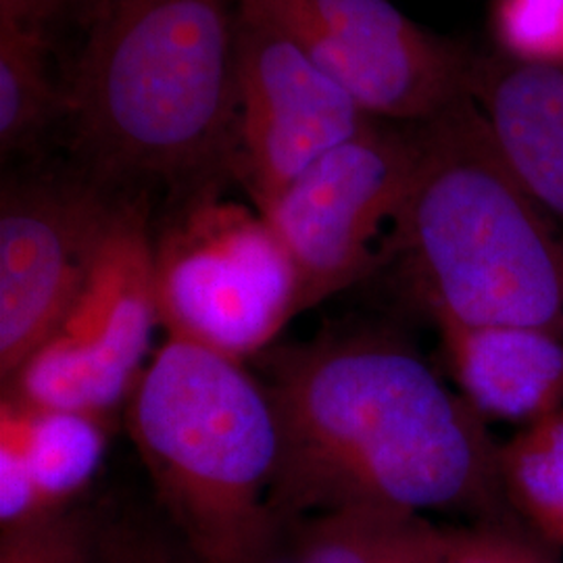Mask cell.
Segmentation results:
<instances>
[{
    "instance_id": "obj_6",
    "label": "cell",
    "mask_w": 563,
    "mask_h": 563,
    "mask_svg": "<svg viewBox=\"0 0 563 563\" xmlns=\"http://www.w3.org/2000/svg\"><path fill=\"white\" fill-rule=\"evenodd\" d=\"M157 325L148 199L128 190L74 309L4 393L34 407L104 418L125 405L141 380Z\"/></svg>"
},
{
    "instance_id": "obj_15",
    "label": "cell",
    "mask_w": 563,
    "mask_h": 563,
    "mask_svg": "<svg viewBox=\"0 0 563 563\" xmlns=\"http://www.w3.org/2000/svg\"><path fill=\"white\" fill-rule=\"evenodd\" d=\"M299 563H423L434 523L367 507L323 511L290 523Z\"/></svg>"
},
{
    "instance_id": "obj_3",
    "label": "cell",
    "mask_w": 563,
    "mask_h": 563,
    "mask_svg": "<svg viewBox=\"0 0 563 563\" xmlns=\"http://www.w3.org/2000/svg\"><path fill=\"white\" fill-rule=\"evenodd\" d=\"M399 257L430 318L563 336V234L505 165L472 99L416 123Z\"/></svg>"
},
{
    "instance_id": "obj_18",
    "label": "cell",
    "mask_w": 563,
    "mask_h": 563,
    "mask_svg": "<svg viewBox=\"0 0 563 563\" xmlns=\"http://www.w3.org/2000/svg\"><path fill=\"white\" fill-rule=\"evenodd\" d=\"M493 34L511 59L563 67V0H495Z\"/></svg>"
},
{
    "instance_id": "obj_12",
    "label": "cell",
    "mask_w": 563,
    "mask_h": 563,
    "mask_svg": "<svg viewBox=\"0 0 563 563\" xmlns=\"http://www.w3.org/2000/svg\"><path fill=\"white\" fill-rule=\"evenodd\" d=\"M102 418L34 407L4 393L0 413V522H27L74 501L104 455Z\"/></svg>"
},
{
    "instance_id": "obj_20",
    "label": "cell",
    "mask_w": 563,
    "mask_h": 563,
    "mask_svg": "<svg viewBox=\"0 0 563 563\" xmlns=\"http://www.w3.org/2000/svg\"><path fill=\"white\" fill-rule=\"evenodd\" d=\"M102 563H174L162 537L141 523L102 528Z\"/></svg>"
},
{
    "instance_id": "obj_4",
    "label": "cell",
    "mask_w": 563,
    "mask_h": 563,
    "mask_svg": "<svg viewBox=\"0 0 563 563\" xmlns=\"http://www.w3.org/2000/svg\"><path fill=\"white\" fill-rule=\"evenodd\" d=\"M125 426L197 562H241L282 537L269 505L278 418L244 363L167 336L125 401Z\"/></svg>"
},
{
    "instance_id": "obj_13",
    "label": "cell",
    "mask_w": 563,
    "mask_h": 563,
    "mask_svg": "<svg viewBox=\"0 0 563 563\" xmlns=\"http://www.w3.org/2000/svg\"><path fill=\"white\" fill-rule=\"evenodd\" d=\"M437 323L462 395L484 418L537 422L563 407V336L514 325Z\"/></svg>"
},
{
    "instance_id": "obj_22",
    "label": "cell",
    "mask_w": 563,
    "mask_h": 563,
    "mask_svg": "<svg viewBox=\"0 0 563 563\" xmlns=\"http://www.w3.org/2000/svg\"><path fill=\"white\" fill-rule=\"evenodd\" d=\"M236 563H299L297 558L292 555L290 544L284 547L282 544V537H278L274 543L263 547L262 551L253 553L251 558H244L241 562Z\"/></svg>"
},
{
    "instance_id": "obj_7",
    "label": "cell",
    "mask_w": 563,
    "mask_h": 563,
    "mask_svg": "<svg viewBox=\"0 0 563 563\" xmlns=\"http://www.w3.org/2000/svg\"><path fill=\"white\" fill-rule=\"evenodd\" d=\"M416 159V123L397 128L378 120L263 209L295 265L301 313L393 257Z\"/></svg>"
},
{
    "instance_id": "obj_10",
    "label": "cell",
    "mask_w": 563,
    "mask_h": 563,
    "mask_svg": "<svg viewBox=\"0 0 563 563\" xmlns=\"http://www.w3.org/2000/svg\"><path fill=\"white\" fill-rule=\"evenodd\" d=\"M376 120L422 123L470 99L478 55L390 0H260Z\"/></svg>"
},
{
    "instance_id": "obj_21",
    "label": "cell",
    "mask_w": 563,
    "mask_h": 563,
    "mask_svg": "<svg viewBox=\"0 0 563 563\" xmlns=\"http://www.w3.org/2000/svg\"><path fill=\"white\" fill-rule=\"evenodd\" d=\"M92 7L95 0H0V13H9L51 34L67 21L84 25Z\"/></svg>"
},
{
    "instance_id": "obj_14",
    "label": "cell",
    "mask_w": 563,
    "mask_h": 563,
    "mask_svg": "<svg viewBox=\"0 0 563 563\" xmlns=\"http://www.w3.org/2000/svg\"><path fill=\"white\" fill-rule=\"evenodd\" d=\"M67 81L53 65V34L0 13V153H34L67 121Z\"/></svg>"
},
{
    "instance_id": "obj_2",
    "label": "cell",
    "mask_w": 563,
    "mask_h": 563,
    "mask_svg": "<svg viewBox=\"0 0 563 563\" xmlns=\"http://www.w3.org/2000/svg\"><path fill=\"white\" fill-rule=\"evenodd\" d=\"M241 0H95L67 78L76 167L102 186L220 192L239 148Z\"/></svg>"
},
{
    "instance_id": "obj_16",
    "label": "cell",
    "mask_w": 563,
    "mask_h": 563,
    "mask_svg": "<svg viewBox=\"0 0 563 563\" xmlns=\"http://www.w3.org/2000/svg\"><path fill=\"white\" fill-rule=\"evenodd\" d=\"M499 474L516 518L563 547V407L499 444Z\"/></svg>"
},
{
    "instance_id": "obj_1",
    "label": "cell",
    "mask_w": 563,
    "mask_h": 563,
    "mask_svg": "<svg viewBox=\"0 0 563 563\" xmlns=\"http://www.w3.org/2000/svg\"><path fill=\"white\" fill-rule=\"evenodd\" d=\"M263 384L280 430V528L349 507L514 522L483 413L407 344L320 334L269 351Z\"/></svg>"
},
{
    "instance_id": "obj_9",
    "label": "cell",
    "mask_w": 563,
    "mask_h": 563,
    "mask_svg": "<svg viewBox=\"0 0 563 563\" xmlns=\"http://www.w3.org/2000/svg\"><path fill=\"white\" fill-rule=\"evenodd\" d=\"M376 121L263 2L241 0L234 180L260 213Z\"/></svg>"
},
{
    "instance_id": "obj_5",
    "label": "cell",
    "mask_w": 563,
    "mask_h": 563,
    "mask_svg": "<svg viewBox=\"0 0 563 563\" xmlns=\"http://www.w3.org/2000/svg\"><path fill=\"white\" fill-rule=\"evenodd\" d=\"M155 290L167 336L242 363L301 313L295 265L272 225L220 192L174 205L155 236Z\"/></svg>"
},
{
    "instance_id": "obj_17",
    "label": "cell",
    "mask_w": 563,
    "mask_h": 563,
    "mask_svg": "<svg viewBox=\"0 0 563 563\" xmlns=\"http://www.w3.org/2000/svg\"><path fill=\"white\" fill-rule=\"evenodd\" d=\"M0 563H102V528L74 505L4 526Z\"/></svg>"
},
{
    "instance_id": "obj_11",
    "label": "cell",
    "mask_w": 563,
    "mask_h": 563,
    "mask_svg": "<svg viewBox=\"0 0 563 563\" xmlns=\"http://www.w3.org/2000/svg\"><path fill=\"white\" fill-rule=\"evenodd\" d=\"M470 99L509 172L563 225V67L478 55Z\"/></svg>"
},
{
    "instance_id": "obj_19",
    "label": "cell",
    "mask_w": 563,
    "mask_h": 563,
    "mask_svg": "<svg viewBox=\"0 0 563 563\" xmlns=\"http://www.w3.org/2000/svg\"><path fill=\"white\" fill-rule=\"evenodd\" d=\"M423 563H551L511 526L481 523L478 528L434 526Z\"/></svg>"
},
{
    "instance_id": "obj_8",
    "label": "cell",
    "mask_w": 563,
    "mask_h": 563,
    "mask_svg": "<svg viewBox=\"0 0 563 563\" xmlns=\"http://www.w3.org/2000/svg\"><path fill=\"white\" fill-rule=\"evenodd\" d=\"M123 192L80 167L11 176L0 195V380L51 341L90 278Z\"/></svg>"
}]
</instances>
